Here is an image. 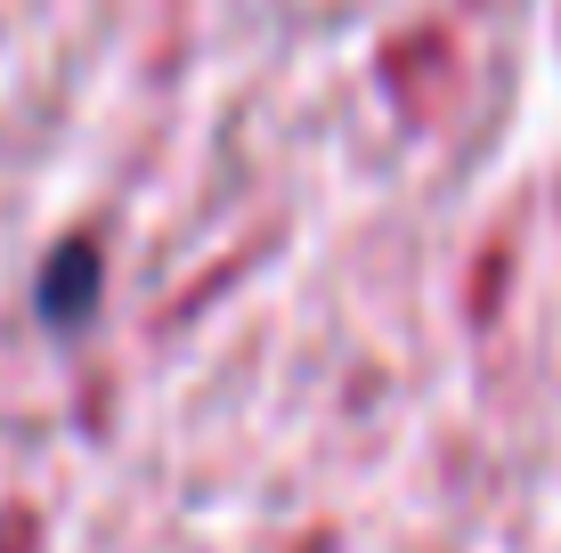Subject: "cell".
Listing matches in <instances>:
<instances>
[{"instance_id": "cell-1", "label": "cell", "mask_w": 561, "mask_h": 553, "mask_svg": "<svg viewBox=\"0 0 561 553\" xmlns=\"http://www.w3.org/2000/svg\"><path fill=\"white\" fill-rule=\"evenodd\" d=\"M99 293H106V261H99V244L73 237V244H57V253H49L42 285H33V310H42L49 334H73V326H90Z\"/></svg>"}]
</instances>
